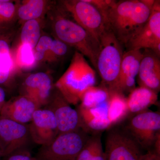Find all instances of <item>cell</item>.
I'll list each match as a JSON object with an SVG mask.
<instances>
[{
  "label": "cell",
  "mask_w": 160,
  "mask_h": 160,
  "mask_svg": "<svg viewBox=\"0 0 160 160\" xmlns=\"http://www.w3.org/2000/svg\"><path fill=\"white\" fill-rule=\"evenodd\" d=\"M102 132L91 135L88 142L80 152L76 160H92L98 141L101 139Z\"/></svg>",
  "instance_id": "4316f807"
},
{
  "label": "cell",
  "mask_w": 160,
  "mask_h": 160,
  "mask_svg": "<svg viewBox=\"0 0 160 160\" xmlns=\"http://www.w3.org/2000/svg\"><path fill=\"white\" fill-rule=\"evenodd\" d=\"M6 157V160H37L30 152L25 148L17 150Z\"/></svg>",
  "instance_id": "83f0119b"
},
{
  "label": "cell",
  "mask_w": 160,
  "mask_h": 160,
  "mask_svg": "<svg viewBox=\"0 0 160 160\" xmlns=\"http://www.w3.org/2000/svg\"><path fill=\"white\" fill-rule=\"evenodd\" d=\"M142 160H160V155L152 151L146 152Z\"/></svg>",
  "instance_id": "f546056e"
},
{
  "label": "cell",
  "mask_w": 160,
  "mask_h": 160,
  "mask_svg": "<svg viewBox=\"0 0 160 160\" xmlns=\"http://www.w3.org/2000/svg\"><path fill=\"white\" fill-rule=\"evenodd\" d=\"M111 92L105 87L93 86L85 91L81 98L80 107L86 109L94 108L108 102Z\"/></svg>",
  "instance_id": "7402d4cb"
},
{
  "label": "cell",
  "mask_w": 160,
  "mask_h": 160,
  "mask_svg": "<svg viewBox=\"0 0 160 160\" xmlns=\"http://www.w3.org/2000/svg\"><path fill=\"white\" fill-rule=\"evenodd\" d=\"M31 139L28 124L0 116V157H7L25 148Z\"/></svg>",
  "instance_id": "7c38bea8"
},
{
  "label": "cell",
  "mask_w": 160,
  "mask_h": 160,
  "mask_svg": "<svg viewBox=\"0 0 160 160\" xmlns=\"http://www.w3.org/2000/svg\"><path fill=\"white\" fill-rule=\"evenodd\" d=\"M107 130L105 160H142L146 152L123 126L115 125Z\"/></svg>",
  "instance_id": "52a82bcc"
},
{
  "label": "cell",
  "mask_w": 160,
  "mask_h": 160,
  "mask_svg": "<svg viewBox=\"0 0 160 160\" xmlns=\"http://www.w3.org/2000/svg\"><path fill=\"white\" fill-rule=\"evenodd\" d=\"M45 23V18L29 20L23 23L20 30L18 44L28 45L34 49L42 37Z\"/></svg>",
  "instance_id": "ffe728a7"
},
{
  "label": "cell",
  "mask_w": 160,
  "mask_h": 160,
  "mask_svg": "<svg viewBox=\"0 0 160 160\" xmlns=\"http://www.w3.org/2000/svg\"><path fill=\"white\" fill-rule=\"evenodd\" d=\"M154 0L114 1L104 14L109 29L123 46L134 38L147 22Z\"/></svg>",
  "instance_id": "6da1fadb"
},
{
  "label": "cell",
  "mask_w": 160,
  "mask_h": 160,
  "mask_svg": "<svg viewBox=\"0 0 160 160\" xmlns=\"http://www.w3.org/2000/svg\"><path fill=\"white\" fill-rule=\"evenodd\" d=\"M71 47L57 39H53L52 46L47 59V62H58L69 53Z\"/></svg>",
  "instance_id": "484cf974"
},
{
  "label": "cell",
  "mask_w": 160,
  "mask_h": 160,
  "mask_svg": "<svg viewBox=\"0 0 160 160\" xmlns=\"http://www.w3.org/2000/svg\"><path fill=\"white\" fill-rule=\"evenodd\" d=\"M58 4L76 22L99 42L104 32L109 28L101 12L86 0H62Z\"/></svg>",
  "instance_id": "8992f818"
},
{
  "label": "cell",
  "mask_w": 160,
  "mask_h": 160,
  "mask_svg": "<svg viewBox=\"0 0 160 160\" xmlns=\"http://www.w3.org/2000/svg\"><path fill=\"white\" fill-rule=\"evenodd\" d=\"M17 11V1L0 0V28L14 27Z\"/></svg>",
  "instance_id": "cb8c5ba5"
},
{
  "label": "cell",
  "mask_w": 160,
  "mask_h": 160,
  "mask_svg": "<svg viewBox=\"0 0 160 160\" xmlns=\"http://www.w3.org/2000/svg\"><path fill=\"white\" fill-rule=\"evenodd\" d=\"M13 57L18 70L28 69L37 65L33 49L30 46L24 44H18L16 52L13 51Z\"/></svg>",
  "instance_id": "603a6c76"
},
{
  "label": "cell",
  "mask_w": 160,
  "mask_h": 160,
  "mask_svg": "<svg viewBox=\"0 0 160 160\" xmlns=\"http://www.w3.org/2000/svg\"><path fill=\"white\" fill-rule=\"evenodd\" d=\"M92 160H105L104 151L101 139L98 141L97 144Z\"/></svg>",
  "instance_id": "f1b7e54d"
},
{
  "label": "cell",
  "mask_w": 160,
  "mask_h": 160,
  "mask_svg": "<svg viewBox=\"0 0 160 160\" xmlns=\"http://www.w3.org/2000/svg\"><path fill=\"white\" fill-rule=\"evenodd\" d=\"M84 129L58 135L48 145L41 146L37 160H76L91 135Z\"/></svg>",
  "instance_id": "5b68a950"
},
{
  "label": "cell",
  "mask_w": 160,
  "mask_h": 160,
  "mask_svg": "<svg viewBox=\"0 0 160 160\" xmlns=\"http://www.w3.org/2000/svg\"><path fill=\"white\" fill-rule=\"evenodd\" d=\"M144 151H152L160 137V113L147 110L132 116L123 126Z\"/></svg>",
  "instance_id": "ba28073f"
},
{
  "label": "cell",
  "mask_w": 160,
  "mask_h": 160,
  "mask_svg": "<svg viewBox=\"0 0 160 160\" xmlns=\"http://www.w3.org/2000/svg\"><path fill=\"white\" fill-rule=\"evenodd\" d=\"M151 49H144L138 74L139 86L156 93L160 90V59Z\"/></svg>",
  "instance_id": "e0dca14e"
},
{
  "label": "cell",
  "mask_w": 160,
  "mask_h": 160,
  "mask_svg": "<svg viewBox=\"0 0 160 160\" xmlns=\"http://www.w3.org/2000/svg\"><path fill=\"white\" fill-rule=\"evenodd\" d=\"M101 49L96 69L102 78L101 85L109 91L115 92L123 53V45L108 28L99 40Z\"/></svg>",
  "instance_id": "277c9868"
},
{
  "label": "cell",
  "mask_w": 160,
  "mask_h": 160,
  "mask_svg": "<svg viewBox=\"0 0 160 160\" xmlns=\"http://www.w3.org/2000/svg\"><path fill=\"white\" fill-rule=\"evenodd\" d=\"M16 34L14 27L0 28V87L11 91L16 85L18 70L12 50V42Z\"/></svg>",
  "instance_id": "9c48e42d"
},
{
  "label": "cell",
  "mask_w": 160,
  "mask_h": 160,
  "mask_svg": "<svg viewBox=\"0 0 160 160\" xmlns=\"http://www.w3.org/2000/svg\"><path fill=\"white\" fill-rule=\"evenodd\" d=\"M142 57L143 52L141 50H129L124 52L115 92L124 94L136 88V78L138 74Z\"/></svg>",
  "instance_id": "2e32d148"
},
{
  "label": "cell",
  "mask_w": 160,
  "mask_h": 160,
  "mask_svg": "<svg viewBox=\"0 0 160 160\" xmlns=\"http://www.w3.org/2000/svg\"><path fill=\"white\" fill-rule=\"evenodd\" d=\"M128 116L127 101L124 94L111 92L108 102V118L112 126L118 125Z\"/></svg>",
  "instance_id": "44dd1931"
},
{
  "label": "cell",
  "mask_w": 160,
  "mask_h": 160,
  "mask_svg": "<svg viewBox=\"0 0 160 160\" xmlns=\"http://www.w3.org/2000/svg\"><path fill=\"white\" fill-rule=\"evenodd\" d=\"M6 90L0 87V111L6 102Z\"/></svg>",
  "instance_id": "4dcf8cb0"
},
{
  "label": "cell",
  "mask_w": 160,
  "mask_h": 160,
  "mask_svg": "<svg viewBox=\"0 0 160 160\" xmlns=\"http://www.w3.org/2000/svg\"><path fill=\"white\" fill-rule=\"evenodd\" d=\"M127 50L151 49L160 57V1L155 0L147 22L126 45Z\"/></svg>",
  "instance_id": "8fae6325"
},
{
  "label": "cell",
  "mask_w": 160,
  "mask_h": 160,
  "mask_svg": "<svg viewBox=\"0 0 160 160\" xmlns=\"http://www.w3.org/2000/svg\"><path fill=\"white\" fill-rule=\"evenodd\" d=\"M53 39L47 35H42L33 49L37 63L46 62L52 46Z\"/></svg>",
  "instance_id": "d4e9b609"
},
{
  "label": "cell",
  "mask_w": 160,
  "mask_h": 160,
  "mask_svg": "<svg viewBox=\"0 0 160 160\" xmlns=\"http://www.w3.org/2000/svg\"><path fill=\"white\" fill-rule=\"evenodd\" d=\"M54 89L52 76L50 73L44 72L27 75L20 86L21 94L33 98L42 107L48 103Z\"/></svg>",
  "instance_id": "5bb4252c"
},
{
  "label": "cell",
  "mask_w": 160,
  "mask_h": 160,
  "mask_svg": "<svg viewBox=\"0 0 160 160\" xmlns=\"http://www.w3.org/2000/svg\"><path fill=\"white\" fill-rule=\"evenodd\" d=\"M28 126L31 139L42 146L48 145L59 134L54 115L46 108H41L35 112Z\"/></svg>",
  "instance_id": "4fadbf2b"
},
{
  "label": "cell",
  "mask_w": 160,
  "mask_h": 160,
  "mask_svg": "<svg viewBox=\"0 0 160 160\" xmlns=\"http://www.w3.org/2000/svg\"><path fill=\"white\" fill-rule=\"evenodd\" d=\"M49 16L52 33L67 46L74 48L86 58L96 69L97 61L101 49L99 42L80 26L58 4L52 5Z\"/></svg>",
  "instance_id": "7a4b0ae2"
},
{
  "label": "cell",
  "mask_w": 160,
  "mask_h": 160,
  "mask_svg": "<svg viewBox=\"0 0 160 160\" xmlns=\"http://www.w3.org/2000/svg\"><path fill=\"white\" fill-rule=\"evenodd\" d=\"M96 74L86 57L76 50L69 66L54 83V87L69 104L80 102L87 89L95 86Z\"/></svg>",
  "instance_id": "3957f363"
},
{
  "label": "cell",
  "mask_w": 160,
  "mask_h": 160,
  "mask_svg": "<svg viewBox=\"0 0 160 160\" xmlns=\"http://www.w3.org/2000/svg\"><path fill=\"white\" fill-rule=\"evenodd\" d=\"M42 107L33 98L20 94L6 101L0 111V116L21 124H28L35 112Z\"/></svg>",
  "instance_id": "9a60e30c"
},
{
  "label": "cell",
  "mask_w": 160,
  "mask_h": 160,
  "mask_svg": "<svg viewBox=\"0 0 160 160\" xmlns=\"http://www.w3.org/2000/svg\"><path fill=\"white\" fill-rule=\"evenodd\" d=\"M70 105L54 87L45 108L49 109L54 115L57 123L59 134L81 129L87 131L78 112L72 109Z\"/></svg>",
  "instance_id": "30bf717a"
},
{
  "label": "cell",
  "mask_w": 160,
  "mask_h": 160,
  "mask_svg": "<svg viewBox=\"0 0 160 160\" xmlns=\"http://www.w3.org/2000/svg\"><path fill=\"white\" fill-rule=\"evenodd\" d=\"M158 93L146 87L139 86L132 90L126 98L128 115L132 116L147 110L158 102Z\"/></svg>",
  "instance_id": "d6986e66"
},
{
  "label": "cell",
  "mask_w": 160,
  "mask_h": 160,
  "mask_svg": "<svg viewBox=\"0 0 160 160\" xmlns=\"http://www.w3.org/2000/svg\"><path fill=\"white\" fill-rule=\"evenodd\" d=\"M53 4L47 0L17 1V21L22 25L29 20L45 18Z\"/></svg>",
  "instance_id": "ac0fdd59"
}]
</instances>
